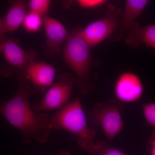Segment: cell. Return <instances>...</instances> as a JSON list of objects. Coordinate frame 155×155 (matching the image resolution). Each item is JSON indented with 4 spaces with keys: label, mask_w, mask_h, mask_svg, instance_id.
Segmentation results:
<instances>
[{
    "label": "cell",
    "mask_w": 155,
    "mask_h": 155,
    "mask_svg": "<svg viewBox=\"0 0 155 155\" xmlns=\"http://www.w3.org/2000/svg\"><path fill=\"white\" fill-rule=\"evenodd\" d=\"M125 110L122 103L110 98L96 103L89 112L88 116L92 125L100 126L108 140L112 141L124 127L122 114Z\"/></svg>",
    "instance_id": "obj_4"
},
{
    "label": "cell",
    "mask_w": 155,
    "mask_h": 155,
    "mask_svg": "<svg viewBox=\"0 0 155 155\" xmlns=\"http://www.w3.org/2000/svg\"><path fill=\"white\" fill-rule=\"evenodd\" d=\"M17 91L10 100H0V114L10 124L20 130L26 144L32 140L47 143L53 130L51 116L47 113H37L29 99L36 90L29 83L22 70L17 69Z\"/></svg>",
    "instance_id": "obj_1"
},
{
    "label": "cell",
    "mask_w": 155,
    "mask_h": 155,
    "mask_svg": "<svg viewBox=\"0 0 155 155\" xmlns=\"http://www.w3.org/2000/svg\"><path fill=\"white\" fill-rule=\"evenodd\" d=\"M0 55L7 64L20 70L36 61L37 56L35 50L23 49L15 39L6 35L0 37Z\"/></svg>",
    "instance_id": "obj_7"
},
{
    "label": "cell",
    "mask_w": 155,
    "mask_h": 155,
    "mask_svg": "<svg viewBox=\"0 0 155 155\" xmlns=\"http://www.w3.org/2000/svg\"><path fill=\"white\" fill-rule=\"evenodd\" d=\"M58 155H70L69 153L67 151L63 150L61 151Z\"/></svg>",
    "instance_id": "obj_22"
},
{
    "label": "cell",
    "mask_w": 155,
    "mask_h": 155,
    "mask_svg": "<svg viewBox=\"0 0 155 155\" xmlns=\"http://www.w3.org/2000/svg\"><path fill=\"white\" fill-rule=\"evenodd\" d=\"M142 106L146 121L155 129V102L143 104Z\"/></svg>",
    "instance_id": "obj_17"
},
{
    "label": "cell",
    "mask_w": 155,
    "mask_h": 155,
    "mask_svg": "<svg viewBox=\"0 0 155 155\" xmlns=\"http://www.w3.org/2000/svg\"><path fill=\"white\" fill-rule=\"evenodd\" d=\"M124 39L125 43L130 47L135 48L143 45L155 51V24L142 27L137 22Z\"/></svg>",
    "instance_id": "obj_12"
},
{
    "label": "cell",
    "mask_w": 155,
    "mask_h": 155,
    "mask_svg": "<svg viewBox=\"0 0 155 155\" xmlns=\"http://www.w3.org/2000/svg\"><path fill=\"white\" fill-rule=\"evenodd\" d=\"M77 5L83 9L97 8L107 2L106 0H78L75 1Z\"/></svg>",
    "instance_id": "obj_18"
},
{
    "label": "cell",
    "mask_w": 155,
    "mask_h": 155,
    "mask_svg": "<svg viewBox=\"0 0 155 155\" xmlns=\"http://www.w3.org/2000/svg\"><path fill=\"white\" fill-rule=\"evenodd\" d=\"M144 91L143 84L135 73L124 72L116 80L114 92L116 98L121 103H131L138 101Z\"/></svg>",
    "instance_id": "obj_8"
},
{
    "label": "cell",
    "mask_w": 155,
    "mask_h": 155,
    "mask_svg": "<svg viewBox=\"0 0 155 155\" xmlns=\"http://www.w3.org/2000/svg\"><path fill=\"white\" fill-rule=\"evenodd\" d=\"M44 18L41 15L28 11L22 25L28 33L37 32L44 25Z\"/></svg>",
    "instance_id": "obj_14"
},
{
    "label": "cell",
    "mask_w": 155,
    "mask_h": 155,
    "mask_svg": "<svg viewBox=\"0 0 155 155\" xmlns=\"http://www.w3.org/2000/svg\"><path fill=\"white\" fill-rule=\"evenodd\" d=\"M17 69L9 64L0 65V79L1 77L9 78L15 75Z\"/></svg>",
    "instance_id": "obj_19"
},
{
    "label": "cell",
    "mask_w": 155,
    "mask_h": 155,
    "mask_svg": "<svg viewBox=\"0 0 155 155\" xmlns=\"http://www.w3.org/2000/svg\"><path fill=\"white\" fill-rule=\"evenodd\" d=\"M6 35L4 31V28H3L2 22V18H0V37L2 36L3 35Z\"/></svg>",
    "instance_id": "obj_21"
},
{
    "label": "cell",
    "mask_w": 155,
    "mask_h": 155,
    "mask_svg": "<svg viewBox=\"0 0 155 155\" xmlns=\"http://www.w3.org/2000/svg\"><path fill=\"white\" fill-rule=\"evenodd\" d=\"M51 122L53 129H64L76 136L78 145L84 150L94 143L96 131L88 126L79 97L51 116Z\"/></svg>",
    "instance_id": "obj_3"
},
{
    "label": "cell",
    "mask_w": 155,
    "mask_h": 155,
    "mask_svg": "<svg viewBox=\"0 0 155 155\" xmlns=\"http://www.w3.org/2000/svg\"><path fill=\"white\" fill-rule=\"evenodd\" d=\"M149 3L148 0H127L122 11L119 24L115 33L111 37L112 41H119L125 38L130 28L137 22Z\"/></svg>",
    "instance_id": "obj_11"
},
{
    "label": "cell",
    "mask_w": 155,
    "mask_h": 155,
    "mask_svg": "<svg viewBox=\"0 0 155 155\" xmlns=\"http://www.w3.org/2000/svg\"><path fill=\"white\" fill-rule=\"evenodd\" d=\"M10 8L5 16L2 18L5 34L17 30L22 25L28 12V4L23 0L9 1Z\"/></svg>",
    "instance_id": "obj_13"
},
{
    "label": "cell",
    "mask_w": 155,
    "mask_h": 155,
    "mask_svg": "<svg viewBox=\"0 0 155 155\" xmlns=\"http://www.w3.org/2000/svg\"><path fill=\"white\" fill-rule=\"evenodd\" d=\"M22 72L36 90L44 91L54 83L57 69L45 61H35L23 69Z\"/></svg>",
    "instance_id": "obj_10"
},
{
    "label": "cell",
    "mask_w": 155,
    "mask_h": 155,
    "mask_svg": "<svg viewBox=\"0 0 155 155\" xmlns=\"http://www.w3.org/2000/svg\"><path fill=\"white\" fill-rule=\"evenodd\" d=\"M88 153L90 155H127L120 150L108 146L103 142H97L94 147Z\"/></svg>",
    "instance_id": "obj_16"
},
{
    "label": "cell",
    "mask_w": 155,
    "mask_h": 155,
    "mask_svg": "<svg viewBox=\"0 0 155 155\" xmlns=\"http://www.w3.org/2000/svg\"><path fill=\"white\" fill-rule=\"evenodd\" d=\"M122 13L119 8L108 5L104 17L81 28V35L91 49L112 37L119 24Z\"/></svg>",
    "instance_id": "obj_6"
},
{
    "label": "cell",
    "mask_w": 155,
    "mask_h": 155,
    "mask_svg": "<svg viewBox=\"0 0 155 155\" xmlns=\"http://www.w3.org/2000/svg\"><path fill=\"white\" fill-rule=\"evenodd\" d=\"M80 29L77 27L70 32L64 45L63 59L74 73L75 85L85 95L94 88L96 77L91 72V48L81 37Z\"/></svg>",
    "instance_id": "obj_2"
},
{
    "label": "cell",
    "mask_w": 155,
    "mask_h": 155,
    "mask_svg": "<svg viewBox=\"0 0 155 155\" xmlns=\"http://www.w3.org/2000/svg\"><path fill=\"white\" fill-rule=\"evenodd\" d=\"M149 144L151 148L150 155H155V131L153 132L152 134L148 140Z\"/></svg>",
    "instance_id": "obj_20"
},
{
    "label": "cell",
    "mask_w": 155,
    "mask_h": 155,
    "mask_svg": "<svg viewBox=\"0 0 155 155\" xmlns=\"http://www.w3.org/2000/svg\"><path fill=\"white\" fill-rule=\"evenodd\" d=\"M51 2L50 0H30L28 3V11L36 13L45 18L48 16Z\"/></svg>",
    "instance_id": "obj_15"
},
{
    "label": "cell",
    "mask_w": 155,
    "mask_h": 155,
    "mask_svg": "<svg viewBox=\"0 0 155 155\" xmlns=\"http://www.w3.org/2000/svg\"><path fill=\"white\" fill-rule=\"evenodd\" d=\"M44 26L46 37L45 54L48 58H53L61 53V47L67 41L70 33L61 22L48 16L44 19Z\"/></svg>",
    "instance_id": "obj_9"
},
{
    "label": "cell",
    "mask_w": 155,
    "mask_h": 155,
    "mask_svg": "<svg viewBox=\"0 0 155 155\" xmlns=\"http://www.w3.org/2000/svg\"><path fill=\"white\" fill-rule=\"evenodd\" d=\"M75 79L73 74L64 73L58 76L57 81L48 89L42 99L32 107L37 113L60 110L70 102Z\"/></svg>",
    "instance_id": "obj_5"
}]
</instances>
